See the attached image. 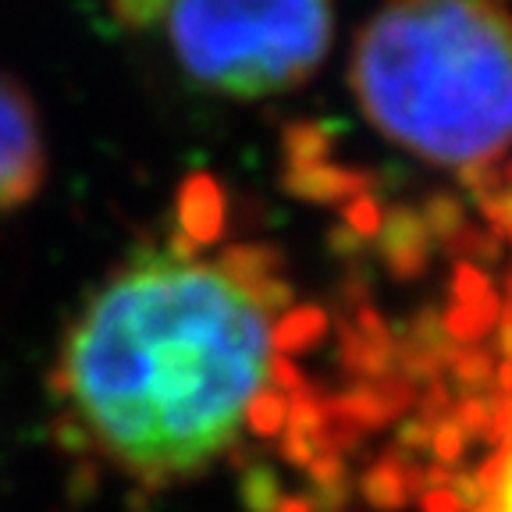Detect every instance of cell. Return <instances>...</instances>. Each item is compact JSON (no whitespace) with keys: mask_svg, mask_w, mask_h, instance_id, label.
<instances>
[{"mask_svg":"<svg viewBox=\"0 0 512 512\" xmlns=\"http://www.w3.org/2000/svg\"><path fill=\"white\" fill-rule=\"evenodd\" d=\"M267 356L246 292L214 267L150 256L89 303L57 367L86 434L160 488L232 445Z\"/></svg>","mask_w":512,"mask_h":512,"instance_id":"6da1fadb","label":"cell"},{"mask_svg":"<svg viewBox=\"0 0 512 512\" xmlns=\"http://www.w3.org/2000/svg\"><path fill=\"white\" fill-rule=\"evenodd\" d=\"M352 89L384 136L434 164L505 153L512 114L509 18L498 4L416 0L363 25Z\"/></svg>","mask_w":512,"mask_h":512,"instance_id":"7a4b0ae2","label":"cell"},{"mask_svg":"<svg viewBox=\"0 0 512 512\" xmlns=\"http://www.w3.org/2000/svg\"><path fill=\"white\" fill-rule=\"evenodd\" d=\"M178 57L200 82L232 96L292 89L324 61L335 11L324 0H192L168 8Z\"/></svg>","mask_w":512,"mask_h":512,"instance_id":"3957f363","label":"cell"},{"mask_svg":"<svg viewBox=\"0 0 512 512\" xmlns=\"http://www.w3.org/2000/svg\"><path fill=\"white\" fill-rule=\"evenodd\" d=\"M43 182V139L29 96L0 75V210L32 200Z\"/></svg>","mask_w":512,"mask_h":512,"instance_id":"277c9868","label":"cell"},{"mask_svg":"<svg viewBox=\"0 0 512 512\" xmlns=\"http://www.w3.org/2000/svg\"><path fill=\"white\" fill-rule=\"evenodd\" d=\"M381 256L388 271L395 278L409 281L420 278L427 271V260H431V235H427L424 221H420V210L413 207H392L381 217Z\"/></svg>","mask_w":512,"mask_h":512,"instance_id":"5b68a950","label":"cell"},{"mask_svg":"<svg viewBox=\"0 0 512 512\" xmlns=\"http://www.w3.org/2000/svg\"><path fill=\"white\" fill-rule=\"evenodd\" d=\"M178 221L182 228L178 232L185 235L196 246H207V242L221 239L224 232V196L221 185L210 175H189L178 192Z\"/></svg>","mask_w":512,"mask_h":512,"instance_id":"8992f818","label":"cell"},{"mask_svg":"<svg viewBox=\"0 0 512 512\" xmlns=\"http://www.w3.org/2000/svg\"><path fill=\"white\" fill-rule=\"evenodd\" d=\"M285 192L299 196V200H317V203H338V200H356L370 189V175L352 168H335V164H313V168H288L281 178Z\"/></svg>","mask_w":512,"mask_h":512,"instance_id":"52a82bcc","label":"cell"},{"mask_svg":"<svg viewBox=\"0 0 512 512\" xmlns=\"http://www.w3.org/2000/svg\"><path fill=\"white\" fill-rule=\"evenodd\" d=\"M281 249L267 246V242H242V246H232L221 253V264L214 267L228 285H235L239 292H249L260 281H267L274 271L281 267Z\"/></svg>","mask_w":512,"mask_h":512,"instance_id":"ba28073f","label":"cell"},{"mask_svg":"<svg viewBox=\"0 0 512 512\" xmlns=\"http://www.w3.org/2000/svg\"><path fill=\"white\" fill-rule=\"evenodd\" d=\"M324 335H328V313L320 306H299V310H288L274 328H267V345H274L278 356H288V352L320 345Z\"/></svg>","mask_w":512,"mask_h":512,"instance_id":"9c48e42d","label":"cell"},{"mask_svg":"<svg viewBox=\"0 0 512 512\" xmlns=\"http://www.w3.org/2000/svg\"><path fill=\"white\" fill-rule=\"evenodd\" d=\"M338 360L349 374H363V377H392L395 370V338L392 342H370L363 338L352 324H342V352Z\"/></svg>","mask_w":512,"mask_h":512,"instance_id":"30bf717a","label":"cell"},{"mask_svg":"<svg viewBox=\"0 0 512 512\" xmlns=\"http://www.w3.org/2000/svg\"><path fill=\"white\" fill-rule=\"evenodd\" d=\"M363 498L381 512H399L409 502L402 480V452H388L370 473H363Z\"/></svg>","mask_w":512,"mask_h":512,"instance_id":"8fae6325","label":"cell"},{"mask_svg":"<svg viewBox=\"0 0 512 512\" xmlns=\"http://www.w3.org/2000/svg\"><path fill=\"white\" fill-rule=\"evenodd\" d=\"M502 299L491 292L488 299L480 306H452V310L441 317V328H445V335H448V342L452 345H470V342H477V338H484L488 335V328L498 320V313H502Z\"/></svg>","mask_w":512,"mask_h":512,"instance_id":"7c38bea8","label":"cell"},{"mask_svg":"<svg viewBox=\"0 0 512 512\" xmlns=\"http://www.w3.org/2000/svg\"><path fill=\"white\" fill-rule=\"evenodd\" d=\"M328 150H331V132L324 125H313V121H296V125L285 128L288 168H313V164H324Z\"/></svg>","mask_w":512,"mask_h":512,"instance_id":"4fadbf2b","label":"cell"},{"mask_svg":"<svg viewBox=\"0 0 512 512\" xmlns=\"http://www.w3.org/2000/svg\"><path fill=\"white\" fill-rule=\"evenodd\" d=\"M331 409H338L342 416H349L352 424H360L363 431H377V427H384L392 416H388V409H384V402L377 399L374 384L363 381V384H352L349 392L335 395V399H328Z\"/></svg>","mask_w":512,"mask_h":512,"instance_id":"5bb4252c","label":"cell"},{"mask_svg":"<svg viewBox=\"0 0 512 512\" xmlns=\"http://www.w3.org/2000/svg\"><path fill=\"white\" fill-rule=\"evenodd\" d=\"M459 182L480 200H491L498 192H509V168H505V153H495V157L473 160V164H463L459 168Z\"/></svg>","mask_w":512,"mask_h":512,"instance_id":"9a60e30c","label":"cell"},{"mask_svg":"<svg viewBox=\"0 0 512 512\" xmlns=\"http://www.w3.org/2000/svg\"><path fill=\"white\" fill-rule=\"evenodd\" d=\"M448 367H452V377L463 388L466 395H480L488 392L491 384V356L484 349H473V345H456L452 356H448Z\"/></svg>","mask_w":512,"mask_h":512,"instance_id":"2e32d148","label":"cell"},{"mask_svg":"<svg viewBox=\"0 0 512 512\" xmlns=\"http://www.w3.org/2000/svg\"><path fill=\"white\" fill-rule=\"evenodd\" d=\"M242 505L246 512H274L281 502V488H278V473L264 463H253L242 473Z\"/></svg>","mask_w":512,"mask_h":512,"instance_id":"e0dca14e","label":"cell"},{"mask_svg":"<svg viewBox=\"0 0 512 512\" xmlns=\"http://www.w3.org/2000/svg\"><path fill=\"white\" fill-rule=\"evenodd\" d=\"M242 416L249 420V431L260 434V438H271V434H278L285 427V395L271 392V388H260L246 402Z\"/></svg>","mask_w":512,"mask_h":512,"instance_id":"ac0fdd59","label":"cell"},{"mask_svg":"<svg viewBox=\"0 0 512 512\" xmlns=\"http://www.w3.org/2000/svg\"><path fill=\"white\" fill-rule=\"evenodd\" d=\"M420 221H424L427 235H438L441 242H448L466 224L463 221V203H459L452 192H434L431 200L424 203Z\"/></svg>","mask_w":512,"mask_h":512,"instance_id":"d6986e66","label":"cell"},{"mask_svg":"<svg viewBox=\"0 0 512 512\" xmlns=\"http://www.w3.org/2000/svg\"><path fill=\"white\" fill-rule=\"evenodd\" d=\"M491 406H495V402L484 399V395H463V399L452 406V424L463 431L466 441H480L491 434Z\"/></svg>","mask_w":512,"mask_h":512,"instance_id":"ffe728a7","label":"cell"},{"mask_svg":"<svg viewBox=\"0 0 512 512\" xmlns=\"http://www.w3.org/2000/svg\"><path fill=\"white\" fill-rule=\"evenodd\" d=\"M445 246L452 256H470V260H498V256H502V246H498L495 235L480 232V228H470V224H463Z\"/></svg>","mask_w":512,"mask_h":512,"instance_id":"44dd1931","label":"cell"},{"mask_svg":"<svg viewBox=\"0 0 512 512\" xmlns=\"http://www.w3.org/2000/svg\"><path fill=\"white\" fill-rule=\"evenodd\" d=\"M246 299L253 303V310L267 320V317H274V313H285L288 306H292V285L281 278H267L256 288H249Z\"/></svg>","mask_w":512,"mask_h":512,"instance_id":"7402d4cb","label":"cell"},{"mask_svg":"<svg viewBox=\"0 0 512 512\" xmlns=\"http://www.w3.org/2000/svg\"><path fill=\"white\" fill-rule=\"evenodd\" d=\"M491 296V281L477 271L473 264H459L452 278V306H480Z\"/></svg>","mask_w":512,"mask_h":512,"instance_id":"603a6c76","label":"cell"},{"mask_svg":"<svg viewBox=\"0 0 512 512\" xmlns=\"http://www.w3.org/2000/svg\"><path fill=\"white\" fill-rule=\"evenodd\" d=\"M381 217L384 214H381V207H377V200L370 192H363V196H356V200L345 207V228L367 242L381 232Z\"/></svg>","mask_w":512,"mask_h":512,"instance_id":"cb8c5ba5","label":"cell"},{"mask_svg":"<svg viewBox=\"0 0 512 512\" xmlns=\"http://www.w3.org/2000/svg\"><path fill=\"white\" fill-rule=\"evenodd\" d=\"M111 15L128 29H146V25L168 18V4L164 0H118L111 8Z\"/></svg>","mask_w":512,"mask_h":512,"instance_id":"d4e9b609","label":"cell"},{"mask_svg":"<svg viewBox=\"0 0 512 512\" xmlns=\"http://www.w3.org/2000/svg\"><path fill=\"white\" fill-rule=\"evenodd\" d=\"M264 381H271L274 388L271 392H288L292 399L306 392V381L303 374L296 370V363L288 360V356H267V370H264Z\"/></svg>","mask_w":512,"mask_h":512,"instance_id":"484cf974","label":"cell"},{"mask_svg":"<svg viewBox=\"0 0 512 512\" xmlns=\"http://www.w3.org/2000/svg\"><path fill=\"white\" fill-rule=\"evenodd\" d=\"M431 448H434V456H438V463L452 466V463H459V459H463L466 438H463V431H459V427L452 424V420H445V424L434 427Z\"/></svg>","mask_w":512,"mask_h":512,"instance_id":"4316f807","label":"cell"},{"mask_svg":"<svg viewBox=\"0 0 512 512\" xmlns=\"http://www.w3.org/2000/svg\"><path fill=\"white\" fill-rule=\"evenodd\" d=\"M452 395H448V388L441 381H431V388H427V395H424V402H420V416L416 420H424L427 427H438V424H445V420H452Z\"/></svg>","mask_w":512,"mask_h":512,"instance_id":"83f0119b","label":"cell"},{"mask_svg":"<svg viewBox=\"0 0 512 512\" xmlns=\"http://www.w3.org/2000/svg\"><path fill=\"white\" fill-rule=\"evenodd\" d=\"M310 477H313V491L317 488H335V484H345V463L338 456H331V452H320L317 459H313L310 466Z\"/></svg>","mask_w":512,"mask_h":512,"instance_id":"f1b7e54d","label":"cell"},{"mask_svg":"<svg viewBox=\"0 0 512 512\" xmlns=\"http://www.w3.org/2000/svg\"><path fill=\"white\" fill-rule=\"evenodd\" d=\"M452 484H456V488H452V495L459 498V505H463V509H477V505H484V488H480V480H477V473H452Z\"/></svg>","mask_w":512,"mask_h":512,"instance_id":"f546056e","label":"cell"},{"mask_svg":"<svg viewBox=\"0 0 512 512\" xmlns=\"http://www.w3.org/2000/svg\"><path fill=\"white\" fill-rule=\"evenodd\" d=\"M509 203H512L509 192H498V196H491V200H480L484 217L495 224V239H502V235L509 232Z\"/></svg>","mask_w":512,"mask_h":512,"instance_id":"4dcf8cb0","label":"cell"},{"mask_svg":"<svg viewBox=\"0 0 512 512\" xmlns=\"http://www.w3.org/2000/svg\"><path fill=\"white\" fill-rule=\"evenodd\" d=\"M431 427L424 424V420H406V424H399V445L406 448V452H424L427 445H431Z\"/></svg>","mask_w":512,"mask_h":512,"instance_id":"1f68e13d","label":"cell"},{"mask_svg":"<svg viewBox=\"0 0 512 512\" xmlns=\"http://www.w3.org/2000/svg\"><path fill=\"white\" fill-rule=\"evenodd\" d=\"M281 456H288V463H296V466H310L313 459H317V448H313L310 438L285 434V438H281Z\"/></svg>","mask_w":512,"mask_h":512,"instance_id":"d6a6232c","label":"cell"},{"mask_svg":"<svg viewBox=\"0 0 512 512\" xmlns=\"http://www.w3.org/2000/svg\"><path fill=\"white\" fill-rule=\"evenodd\" d=\"M420 505H424V512H463V505H459V498L452 495V488L424 491V495H420Z\"/></svg>","mask_w":512,"mask_h":512,"instance_id":"836d02e7","label":"cell"},{"mask_svg":"<svg viewBox=\"0 0 512 512\" xmlns=\"http://www.w3.org/2000/svg\"><path fill=\"white\" fill-rule=\"evenodd\" d=\"M328 246H331V253H338V256H360L363 239L338 224V228H331V232H328Z\"/></svg>","mask_w":512,"mask_h":512,"instance_id":"e575fe53","label":"cell"},{"mask_svg":"<svg viewBox=\"0 0 512 512\" xmlns=\"http://www.w3.org/2000/svg\"><path fill=\"white\" fill-rule=\"evenodd\" d=\"M168 253H171V264L189 267V264H196V253H200V246H196V242L185 239L182 232H171V239H168Z\"/></svg>","mask_w":512,"mask_h":512,"instance_id":"d590c367","label":"cell"},{"mask_svg":"<svg viewBox=\"0 0 512 512\" xmlns=\"http://www.w3.org/2000/svg\"><path fill=\"white\" fill-rule=\"evenodd\" d=\"M57 441H61V445H68V448H75V452H82V448H86V441H89V434H86V427H79V420H75V416H64L61 424H57Z\"/></svg>","mask_w":512,"mask_h":512,"instance_id":"8d00e7d4","label":"cell"},{"mask_svg":"<svg viewBox=\"0 0 512 512\" xmlns=\"http://www.w3.org/2000/svg\"><path fill=\"white\" fill-rule=\"evenodd\" d=\"M367 288H370V274L367 271H352L349 278H345L342 299H345V303H363Z\"/></svg>","mask_w":512,"mask_h":512,"instance_id":"74e56055","label":"cell"},{"mask_svg":"<svg viewBox=\"0 0 512 512\" xmlns=\"http://www.w3.org/2000/svg\"><path fill=\"white\" fill-rule=\"evenodd\" d=\"M274 512H313V505L310 498H285V502H278Z\"/></svg>","mask_w":512,"mask_h":512,"instance_id":"f35d334b","label":"cell"}]
</instances>
